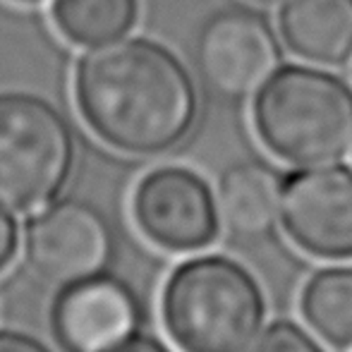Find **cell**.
Instances as JSON below:
<instances>
[{"label": "cell", "instance_id": "obj_1", "mask_svg": "<svg viewBox=\"0 0 352 352\" xmlns=\"http://www.w3.org/2000/svg\"><path fill=\"white\" fill-rule=\"evenodd\" d=\"M74 101L89 130L130 156H158L185 140L199 96L182 60L151 38L91 46L74 67Z\"/></svg>", "mask_w": 352, "mask_h": 352}, {"label": "cell", "instance_id": "obj_2", "mask_svg": "<svg viewBox=\"0 0 352 352\" xmlns=\"http://www.w3.org/2000/svg\"><path fill=\"white\" fill-rule=\"evenodd\" d=\"M161 311L168 336L182 352H245L266 319V297L240 261L204 254L173 271Z\"/></svg>", "mask_w": 352, "mask_h": 352}, {"label": "cell", "instance_id": "obj_3", "mask_svg": "<svg viewBox=\"0 0 352 352\" xmlns=\"http://www.w3.org/2000/svg\"><path fill=\"white\" fill-rule=\"evenodd\" d=\"M252 120L259 140L280 161H338L352 148V87L316 67H278L256 94Z\"/></svg>", "mask_w": 352, "mask_h": 352}, {"label": "cell", "instance_id": "obj_4", "mask_svg": "<svg viewBox=\"0 0 352 352\" xmlns=\"http://www.w3.org/2000/svg\"><path fill=\"white\" fill-rule=\"evenodd\" d=\"M77 161V140L48 98L0 91V206L32 213L56 201Z\"/></svg>", "mask_w": 352, "mask_h": 352}, {"label": "cell", "instance_id": "obj_5", "mask_svg": "<svg viewBox=\"0 0 352 352\" xmlns=\"http://www.w3.org/2000/svg\"><path fill=\"white\" fill-rule=\"evenodd\" d=\"M201 82L221 98H247L280 65V41L261 12L226 8L211 14L195 43Z\"/></svg>", "mask_w": 352, "mask_h": 352}, {"label": "cell", "instance_id": "obj_6", "mask_svg": "<svg viewBox=\"0 0 352 352\" xmlns=\"http://www.w3.org/2000/svg\"><path fill=\"white\" fill-rule=\"evenodd\" d=\"M111 256V226L87 201H51L34 213L24 228V259L29 269L60 287L103 274Z\"/></svg>", "mask_w": 352, "mask_h": 352}, {"label": "cell", "instance_id": "obj_7", "mask_svg": "<svg viewBox=\"0 0 352 352\" xmlns=\"http://www.w3.org/2000/svg\"><path fill=\"white\" fill-rule=\"evenodd\" d=\"M280 223L292 242L319 259H352V168L305 166L283 180Z\"/></svg>", "mask_w": 352, "mask_h": 352}, {"label": "cell", "instance_id": "obj_8", "mask_svg": "<svg viewBox=\"0 0 352 352\" xmlns=\"http://www.w3.org/2000/svg\"><path fill=\"white\" fill-rule=\"evenodd\" d=\"M132 211L140 230L168 252H195L218 235L211 187L187 168H156L137 185Z\"/></svg>", "mask_w": 352, "mask_h": 352}, {"label": "cell", "instance_id": "obj_9", "mask_svg": "<svg viewBox=\"0 0 352 352\" xmlns=\"http://www.w3.org/2000/svg\"><path fill=\"white\" fill-rule=\"evenodd\" d=\"M140 324L135 290L106 271L63 285L53 305L56 338L67 352H106L137 333Z\"/></svg>", "mask_w": 352, "mask_h": 352}, {"label": "cell", "instance_id": "obj_10", "mask_svg": "<svg viewBox=\"0 0 352 352\" xmlns=\"http://www.w3.org/2000/svg\"><path fill=\"white\" fill-rule=\"evenodd\" d=\"M283 177L264 161H237L218 180V216L232 235L256 240L280 221Z\"/></svg>", "mask_w": 352, "mask_h": 352}, {"label": "cell", "instance_id": "obj_11", "mask_svg": "<svg viewBox=\"0 0 352 352\" xmlns=\"http://www.w3.org/2000/svg\"><path fill=\"white\" fill-rule=\"evenodd\" d=\"M280 36L292 53L321 65L352 58V0H285Z\"/></svg>", "mask_w": 352, "mask_h": 352}, {"label": "cell", "instance_id": "obj_12", "mask_svg": "<svg viewBox=\"0 0 352 352\" xmlns=\"http://www.w3.org/2000/svg\"><path fill=\"white\" fill-rule=\"evenodd\" d=\"M300 309L309 329L333 348H352V266H329L307 280Z\"/></svg>", "mask_w": 352, "mask_h": 352}, {"label": "cell", "instance_id": "obj_13", "mask_svg": "<svg viewBox=\"0 0 352 352\" xmlns=\"http://www.w3.org/2000/svg\"><path fill=\"white\" fill-rule=\"evenodd\" d=\"M137 10L140 0H53L51 17L74 46H96L130 32Z\"/></svg>", "mask_w": 352, "mask_h": 352}, {"label": "cell", "instance_id": "obj_14", "mask_svg": "<svg viewBox=\"0 0 352 352\" xmlns=\"http://www.w3.org/2000/svg\"><path fill=\"white\" fill-rule=\"evenodd\" d=\"M250 352H324L316 338L295 321H274L256 336Z\"/></svg>", "mask_w": 352, "mask_h": 352}, {"label": "cell", "instance_id": "obj_15", "mask_svg": "<svg viewBox=\"0 0 352 352\" xmlns=\"http://www.w3.org/2000/svg\"><path fill=\"white\" fill-rule=\"evenodd\" d=\"M19 250V228L12 218V211L0 206V274L14 261Z\"/></svg>", "mask_w": 352, "mask_h": 352}, {"label": "cell", "instance_id": "obj_16", "mask_svg": "<svg viewBox=\"0 0 352 352\" xmlns=\"http://www.w3.org/2000/svg\"><path fill=\"white\" fill-rule=\"evenodd\" d=\"M0 352H56L41 338L27 331L0 329Z\"/></svg>", "mask_w": 352, "mask_h": 352}, {"label": "cell", "instance_id": "obj_17", "mask_svg": "<svg viewBox=\"0 0 352 352\" xmlns=\"http://www.w3.org/2000/svg\"><path fill=\"white\" fill-rule=\"evenodd\" d=\"M106 352H170L168 345L163 340L153 338V336H146V333H132L130 338H125L122 343L113 345L111 350Z\"/></svg>", "mask_w": 352, "mask_h": 352}, {"label": "cell", "instance_id": "obj_18", "mask_svg": "<svg viewBox=\"0 0 352 352\" xmlns=\"http://www.w3.org/2000/svg\"><path fill=\"white\" fill-rule=\"evenodd\" d=\"M256 5H278V3H285V0H252Z\"/></svg>", "mask_w": 352, "mask_h": 352}, {"label": "cell", "instance_id": "obj_19", "mask_svg": "<svg viewBox=\"0 0 352 352\" xmlns=\"http://www.w3.org/2000/svg\"><path fill=\"white\" fill-rule=\"evenodd\" d=\"M17 3H38V0H17Z\"/></svg>", "mask_w": 352, "mask_h": 352}]
</instances>
